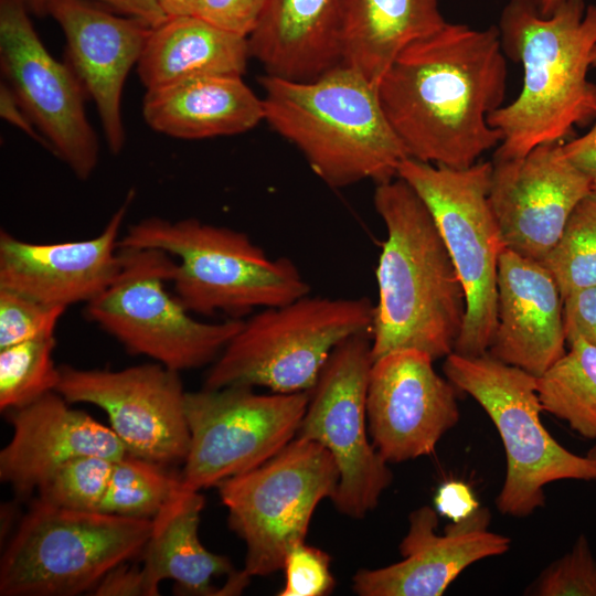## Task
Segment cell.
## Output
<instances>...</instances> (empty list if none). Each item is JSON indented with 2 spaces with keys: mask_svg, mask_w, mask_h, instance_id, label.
I'll list each match as a JSON object with an SVG mask.
<instances>
[{
  "mask_svg": "<svg viewBox=\"0 0 596 596\" xmlns=\"http://www.w3.org/2000/svg\"><path fill=\"white\" fill-rule=\"evenodd\" d=\"M505 88L498 28L449 22L403 50L377 83L407 157L457 169L499 146L488 116L503 105Z\"/></svg>",
  "mask_w": 596,
  "mask_h": 596,
  "instance_id": "cell-1",
  "label": "cell"
},
{
  "mask_svg": "<svg viewBox=\"0 0 596 596\" xmlns=\"http://www.w3.org/2000/svg\"><path fill=\"white\" fill-rule=\"evenodd\" d=\"M497 28L503 53L523 67V85L513 102L488 116L501 134L494 160L562 142L575 127L596 119V84L587 78L596 4L560 0L544 15L536 0H509Z\"/></svg>",
  "mask_w": 596,
  "mask_h": 596,
  "instance_id": "cell-2",
  "label": "cell"
},
{
  "mask_svg": "<svg viewBox=\"0 0 596 596\" xmlns=\"http://www.w3.org/2000/svg\"><path fill=\"white\" fill-rule=\"evenodd\" d=\"M373 203L386 228L375 270L373 361L398 349L446 358L464 327L467 301L435 220L398 177L376 184Z\"/></svg>",
  "mask_w": 596,
  "mask_h": 596,
  "instance_id": "cell-3",
  "label": "cell"
},
{
  "mask_svg": "<svg viewBox=\"0 0 596 596\" xmlns=\"http://www.w3.org/2000/svg\"><path fill=\"white\" fill-rule=\"evenodd\" d=\"M264 120L291 142L329 187L397 177L408 158L383 109L377 86L339 64L311 81L259 78Z\"/></svg>",
  "mask_w": 596,
  "mask_h": 596,
  "instance_id": "cell-4",
  "label": "cell"
},
{
  "mask_svg": "<svg viewBox=\"0 0 596 596\" xmlns=\"http://www.w3.org/2000/svg\"><path fill=\"white\" fill-rule=\"evenodd\" d=\"M119 247L157 248L171 255L174 296L194 315L243 320L256 309L286 305L310 292L289 258H269L244 232L193 217L143 219L127 228Z\"/></svg>",
  "mask_w": 596,
  "mask_h": 596,
  "instance_id": "cell-5",
  "label": "cell"
},
{
  "mask_svg": "<svg viewBox=\"0 0 596 596\" xmlns=\"http://www.w3.org/2000/svg\"><path fill=\"white\" fill-rule=\"evenodd\" d=\"M374 305L366 297L306 295L259 309L212 363L204 389L263 386L274 393L310 392L334 349L371 333Z\"/></svg>",
  "mask_w": 596,
  "mask_h": 596,
  "instance_id": "cell-6",
  "label": "cell"
},
{
  "mask_svg": "<svg viewBox=\"0 0 596 596\" xmlns=\"http://www.w3.org/2000/svg\"><path fill=\"white\" fill-rule=\"evenodd\" d=\"M152 519L79 511L36 499L0 560L1 596H74L141 554Z\"/></svg>",
  "mask_w": 596,
  "mask_h": 596,
  "instance_id": "cell-7",
  "label": "cell"
},
{
  "mask_svg": "<svg viewBox=\"0 0 596 596\" xmlns=\"http://www.w3.org/2000/svg\"><path fill=\"white\" fill-rule=\"evenodd\" d=\"M457 390L470 395L494 424L507 457L496 499L500 513L522 518L545 504L544 487L558 480H596V460L563 447L543 426L536 376L488 352L448 354L443 365Z\"/></svg>",
  "mask_w": 596,
  "mask_h": 596,
  "instance_id": "cell-8",
  "label": "cell"
},
{
  "mask_svg": "<svg viewBox=\"0 0 596 596\" xmlns=\"http://www.w3.org/2000/svg\"><path fill=\"white\" fill-rule=\"evenodd\" d=\"M120 269L113 283L86 304L85 315L132 354L177 372L213 363L243 320H198L171 295L175 259L157 248L119 247Z\"/></svg>",
  "mask_w": 596,
  "mask_h": 596,
  "instance_id": "cell-9",
  "label": "cell"
},
{
  "mask_svg": "<svg viewBox=\"0 0 596 596\" xmlns=\"http://www.w3.org/2000/svg\"><path fill=\"white\" fill-rule=\"evenodd\" d=\"M492 163L467 168L405 158L397 177L432 213L466 292L467 311L454 352H488L497 327L498 264L505 247L490 200Z\"/></svg>",
  "mask_w": 596,
  "mask_h": 596,
  "instance_id": "cell-10",
  "label": "cell"
},
{
  "mask_svg": "<svg viewBox=\"0 0 596 596\" xmlns=\"http://www.w3.org/2000/svg\"><path fill=\"white\" fill-rule=\"evenodd\" d=\"M338 482L331 454L300 437L259 467L220 482L228 526L246 545L243 572L252 577L281 570L290 549L305 542L317 505L333 498Z\"/></svg>",
  "mask_w": 596,
  "mask_h": 596,
  "instance_id": "cell-11",
  "label": "cell"
},
{
  "mask_svg": "<svg viewBox=\"0 0 596 596\" xmlns=\"http://www.w3.org/2000/svg\"><path fill=\"white\" fill-rule=\"evenodd\" d=\"M309 398L310 392L258 394L248 386L187 392L183 486H219L272 459L297 436Z\"/></svg>",
  "mask_w": 596,
  "mask_h": 596,
  "instance_id": "cell-12",
  "label": "cell"
},
{
  "mask_svg": "<svg viewBox=\"0 0 596 596\" xmlns=\"http://www.w3.org/2000/svg\"><path fill=\"white\" fill-rule=\"evenodd\" d=\"M373 363L371 333L348 338L323 366L297 436L324 447L339 482L331 499L337 510L361 519L373 510L393 475L368 438L366 389Z\"/></svg>",
  "mask_w": 596,
  "mask_h": 596,
  "instance_id": "cell-13",
  "label": "cell"
},
{
  "mask_svg": "<svg viewBox=\"0 0 596 596\" xmlns=\"http://www.w3.org/2000/svg\"><path fill=\"white\" fill-rule=\"evenodd\" d=\"M26 0H0V66L50 151L81 180L98 162V140L84 107L85 91L71 66L46 50Z\"/></svg>",
  "mask_w": 596,
  "mask_h": 596,
  "instance_id": "cell-14",
  "label": "cell"
},
{
  "mask_svg": "<svg viewBox=\"0 0 596 596\" xmlns=\"http://www.w3.org/2000/svg\"><path fill=\"white\" fill-rule=\"evenodd\" d=\"M56 392L102 408L128 454L164 466L184 462L190 443L179 372L160 363L119 371L62 365Z\"/></svg>",
  "mask_w": 596,
  "mask_h": 596,
  "instance_id": "cell-15",
  "label": "cell"
},
{
  "mask_svg": "<svg viewBox=\"0 0 596 596\" xmlns=\"http://www.w3.org/2000/svg\"><path fill=\"white\" fill-rule=\"evenodd\" d=\"M416 349L391 351L372 363L366 389L369 434L387 462L434 453L459 422L457 387Z\"/></svg>",
  "mask_w": 596,
  "mask_h": 596,
  "instance_id": "cell-16",
  "label": "cell"
},
{
  "mask_svg": "<svg viewBox=\"0 0 596 596\" xmlns=\"http://www.w3.org/2000/svg\"><path fill=\"white\" fill-rule=\"evenodd\" d=\"M562 143H544L523 157L491 162L489 200L503 244L540 263L576 205L593 193Z\"/></svg>",
  "mask_w": 596,
  "mask_h": 596,
  "instance_id": "cell-17",
  "label": "cell"
},
{
  "mask_svg": "<svg viewBox=\"0 0 596 596\" xmlns=\"http://www.w3.org/2000/svg\"><path fill=\"white\" fill-rule=\"evenodd\" d=\"M490 518L487 508H479L438 534L436 509L424 505L414 510L398 546L402 561L359 571L353 590L360 596L443 595L467 567L510 550V538L489 531Z\"/></svg>",
  "mask_w": 596,
  "mask_h": 596,
  "instance_id": "cell-18",
  "label": "cell"
},
{
  "mask_svg": "<svg viewBox=\"0 0 596 596\" xmlns=\"http://www.w3.org/2000/svg\"><path fill=\"white\" fill-rule=\"evenodd\" d=\"M134 191L95 237L31 243L0 232V288L67 308L91 302L115 279L120 265V230Z\"/></svg>",
  "mask_w": 596,
  "mask_h": 596,
  "instance_id": "cell-19",
  "label": "cell"
},
{
  "mask_svg": "<svg viewBox=\"0 0 596 596\" xmlns=\"http://www.w3.org/2000/svg\"><path fill=\"white\" fill-rule=\"evenodd\" d=\"M46 10L62 28L71 67L96 105L108 149L117 155L126 139L123 88L153 28L83 0H47Z\"/></svg>",
  "mask_w": 596,
  "mask_h": 596,
  "instance_id": "cell-20",
  "label": "cell"
},
{
  "mask_svg": "<svg viewBox=\"0 0 596 596\" xmlns=\"http://www.w3.org/2000/svg\"><path fill=\"white\" fill-rule=\"evenodd\" d=\"M497 291V327L488 353L539 377L566 352L560 288L542 263L504 247Z\"/></svg>",
  "mask_w": 596,
  "mask_h": 596,
  "instance_id": "cell-21",
  "label": "cell"
},
{
  "mask_svg": "<svg viewBox=\"0 0 596 596\" xmlns=\"http://www.w3.org/2000/svg\"><path fill=\"white\" fill-rule=\"evenodd\" d=\"M57 392L9 411L12 437L0 451V479L25 497L64 462L81 456L116 460L127 454L111 428L73 409Z\"/></svg>",
  "mask_w": 596,
  "mask_h": 596,
  "instance_id": "cell-22",
  "label": "cell"
},
{
  "mask_svg": "<svg viewBox=\"0 0 596 596\" xmlns=\"http://www.w3.org/2000/svg\"><path fill=\"white\" fill-rule=\"evenodd\" d=\"M341 0H265L248 35L267 75L311 81L341 64Z\"/></svg>",
  "mask_w": 596,
  "mask_h": 596,
  "instance_id": "cell-23",
  "label": "cell"
},
{
  "mask_svg": "<svg viewBox=\"0 0 596 596\" xmlns=\"http://www.w3.org/2000/svg\"><path fill=\"white\" fill-rule=\"evenodd\" d=\"M142 115L160 134L204 139L255 128L264 120V105L241 75H206L147 89Z\"/></svg>",
  "mask_w": 596,
  "mask_h": 596,
  "instance_id": "cell-24",
  "label": "cell"
},
{
  "mask_svg": "<svg viewBox=\"0 0 596 596\" xmlns=\"http://www.w3.org/2000/svg\"><path fill=\"white\" fill-rule=\"evenodd\" d=\"M446 23L438 0H341V63L377 86L403 50Z\"/></svg>",
  "mask_w": 596,
  "mask_h": 596,
  "instance_id": "cell-25",
  "label": "cell"
},
{
  "mask_svg": "<svg viewBox=\"0 0 596 596\" xmlns=\"http://www.w3.org/2000/svg\"><path fill=\"white\" fill-rule=\"evenodd\" d=\"M248 56V38L180 15L151 30L136 66L146 89H153L196 76H242Z\"/></svg>",
  "mask_w": 596,
  "mask_h": 596,
  "instance_id": "cell-26",
  "label": "cell"
},
{
  "mask_svg": "<svg viewBox=\"0 0 596 596\" xmlns=\"http://www.w3.org/2000/svg\"><path fill=\"white\" fill-rule=\"evenodd\" d=\"M203 507V496L183 486L152 518L141 566L152 596L159 595L160 582L168 578L185 594L220 595L212 578L235 573L226 556L210 552L200 541Z\"/></svg>",
  "mask_w": 596,
  "mask_h": 596,
  "instance_id": "cell-27",
  "label": "cell"
},
{
  "mask_svg": "<svg viewBox=\"0 0 596 596\" xmlns=\"http://www.w3.org/2000/svg\"><path fill=\"white\" fill-rule=\"evenodd\" d=\"M566 341L568 351L536 377L542 409L596 439V347L579 336Z\"/></svg>",
  "mask_w": 596,
  "mask_h": 596,
  "instance_id": "cell-28",
  "label": "cell"
},
{
  "mask_svg": "<svg viewBox=\"0 0 596 596\" xmlns=\"http://www.w3.org/2000/svg\"><path fill=\"white\" fill-rule=\"evenodd\" d=\"M183 488L181 473L131 454L114 460L99 511L127 518L152 519Z\"/></svg>",
  "mask_w": 596,
  "mask_h": 596,
  "instance_id": "cell-29",
  "label": "cell"
},
{
  "mask_svg": "<svg viewBox=\"0 0 596 596\" xmlns=\"http://www.w3.org/2000/svg\"><path fill=\"white\" fill-rule=\"evenodd\" d=\"M54 333L0 349V409L26 406L56 392L61 369L53 360Z\"/></svg>",
  "mask_w": 596,
  "mask_h": 596,
  "instance_id": "cell-30",
  "label": "cell"
},
{
  "mask_svg": "<svg viewBox=\"0 0 596 596\" xmlns=\"http://www.w3.org/2000/svg\"><path fill=\"white\" fill-rule=\"evenodd\" d=\"M542 264L552 274L563 299L596 286V193L576 205Z\"/></svg>",
  "mask_w": 596,
  "mask_h": 596,
  "instance_id": "cell-31",
  "label": "cell"
},
{
  "mask_svg": "<svg viewBox=\"0 0 596 596\" xmlns=\"http://www.w3.org/2000/svg\"><path fill=\"white\" fill-rule=\"evenodd\" d=\"M113 466L114 460L102 456L73 458L44 480L38 499L64 509L99 511Z\"/></svg>",
  "mask_w": 596,
  "mask_h": 596,
  "instance_id": "cell-32",
  "label": "cell"
},
{
  "mask_svg": "<svg viewBox=\"0 0 596 596\" xmlns=\"http://www.w3.org/2000/svg\"><path fill=\"white\" fill-rule=\"evenodd\" d=\"M525 594L535 596H596V560L581 534L572 550L545 567Z\"/></svg>",
  "mask_w": 596,
  "mask_h": 596,
  "instance_id": "cell-33",
  "label": "cell"
},
{
  "mask_svg": "<svg viewBox=\"0 0 596 596\" xmlns=\"http://www.w3.org/2000/svg\"><path fill=\"white\" fill-rule=\"evenodd\" d=\"M65 310L0 288V349L54 333Z\"/></svg>",
  "mask_w": 596,
  "mask_h": 596,
  "instance_id": "cell-34",
  "label": "cell"
},
{
  "mask_svg": "<svg viewBox=\"0 0 596 596\" xmlns=\"http://www.w3.org/2000/svg\"><path fill=\"white\" fill-rule=\"evenodd\" d=\"M283 570L285 584L279 596H324L334 587L329 554L305 542L290 549Z\"/></svg>",
  "mask_w": 596,
  "mask_h": 596,
  "instance_id": "cell-35",
  "label": "cell"
},
{
  "mask_svg": "<svg viewBox=\"0 0 596 596\" xmlns=\"http://www.w3.org/2000/svg\"><path fill=\"white\" fill-rule=\"evenodd\" d=\"M264 3L265 0H198L193 15L217 28L248 38Z\"/></svg>",
  "mask_w": 596,
  "mask_h": 596,
  "instance_id": "cell-36",
  "label": "cell"
},
{
  "mask_svg": "<svg viewBox=\"0 0 596 596\" xmlns=\"http://www.w3.org/2000/svg\"><path fill=\"white\" fill-rule=\"evenodd\" d=\"M563 317L566 339L570 336H579L596 347V286L564 298Z\"/></svg>",
  "mask_w": 596,
  "mask_h": 596,
  "instance_id": "cell-37",
  "label": "cell"
},
{
  "mask_svg": "<svg viewBox=\"0 0 596 596\" xmlns=\"http://www.w3.org/2000/svg\"><path fill=\"white\" fill-rule=\"evenodd\" d=\"M438 514L451 522L468 518L480 507L470 487L461 481L443 483L434 498Z\"/></svg>",
  "mask_w": 596,
  "mask_h": 596,
  "instance_id": "cell-38",
  "label": "cell"
},
{
  "mask_svg": "<svg viewBox=\"0 0 596 596\" xmlns=\"http://www.w3.org/2000/svg\"><path fill=\"white\" fill-rule=\"evenodd\" d=\"M92 592L98 596H152L141 567L126 563L111 570Z\"/></svg>",
  "mask_w": 596,
  "mask_h": 596,
  "instance_id": "cell-39",
  "label": "cell"
},
{
  "mask_svg": "<svg viewBox=\"0 0 596 596\" xmlns=\"http://www.w3.org/2000/svg\"><path fill=\"white\" fill-rule=\"evenodd\" d=\"M566 158L587 178L596 193V124L586 134L562 143Z\"/></svg>",
  "mask_w": 596,
  "mask_h": 596,
  "instance_id": "cell-40",
  "label": "cell"
},
{
  "mask_svg": "<svg viewBox=\"0 0 596 596\" xmlns=\"http://www.w3.org/2000/svg\"><path fill=\"white\" fill-rule=\"evenodd\" d=\"M0 116L3 120L17 126L35 141L50 150L46 139L38 130L29 115L22 108L11 87L4 82L0 84Z\"/></svg>",
  "mask_w": 596,
  "mask_h": 596,
  "instance_id": "cell-41",
  "label": "cell"
},
{
  "mask_svg": "<svg viewBox=\"0 0 596 596\" xmlns=\"http://www.w3.org/2000/svg\"><path fill=\"white\" fill-rule=\"evenodd\" d=\"M126 17L138 19L151 28L159 26L169 17L158 0H98Z\"/></svg>",
  "mask_w": 596,
  "mask_h": 596,
  "instance_id": "cell-42",
  "label": "cell"
},
{
  "mask_svg": "<svg viewBox=\"0 0 596 596\" xmlns=\"http://www.w3.org/2000/svg\"><path fill=\"white\" fill-rule=\"evenodd\" d=\"M168 17L193 15L198 0H158Z\"/></svg>",
  "mask_w": 596,
  "mask_h": 596,
  "instance_id": "cell-43",
  "label": "cell"
},
{
  "mask_svg": "<svg viewBox=\"0 0 596 596\" xmlns=\"http://www.w3.org/2000/svg\"><path fill=\"white\" fill-rule=\"evenodd\" d=\"M30 12L42 17L47 14V0H26Z\"/></svg>",
  "mask_w": 596,
  "mask_h": 596,
  "instance_id": "cell-44",
  "label": "cell"
},
{
  "mask_svg": "<svg viewBox=\"0 0 596 596\" xmlns=\"http://www.w3.org/2000/svg\"><path fill=\"white\" fill-rule=\"evenodd\" d=\"M560 0H536L539 10L542 14H550L556 7Z\"/></svg>",
  "mask_w": 596,
  "mask_h": 596,
  "instance_id": "cell-45",
  "label": "cell"
},
{
  "mask_svg": "<svg viewBox=\"0 0 596 596\" xmlns=\"http://www.w3.org/2000/svg\"><path fill=\"white\" fill-rule=\"evenodd\" d=\"M590 65L593 68L596 70V46L594 47L592 52Z\"/></svg>",
  "mask_w": 596,
  "mask_h": 596,
  "instance_id": "cell-46",
  "label": "cell"
},
{
  "mask_svg": "<svg viewBox=\"0 0 596 596\" xmlns=\"http://www.w3.org/2000/svg\"><path fill=\"white\" fill-rule=\"evenodd\" d=\"M587 456L596 460V446L588 451Z\"/></svg>",
  "mask_w": 596,
  "mask_h": 596,
  "instance_id": "cell-47",
  "label": "cell"
}]
</instances>
